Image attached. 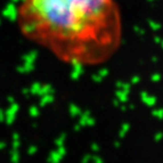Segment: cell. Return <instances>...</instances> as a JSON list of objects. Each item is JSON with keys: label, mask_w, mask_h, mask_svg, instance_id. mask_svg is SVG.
<instances>
[{"label": "cell", "mask_w": 163, "mask_h": 163, "mask_svg": "<svg viewBox=\"0 0 163 163\" xmlns=\"http://www.w3.org/2000/svg\"><path fill=\"white\" fill-rule=\"evenodd\" d=\"M19 32L73 66H96L119 50L122 15L117 0H19Z\"/></svg>", "instance_id": "obj_1"}]
</instances>
